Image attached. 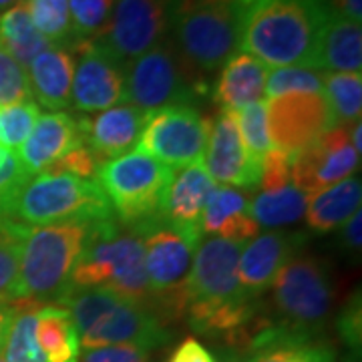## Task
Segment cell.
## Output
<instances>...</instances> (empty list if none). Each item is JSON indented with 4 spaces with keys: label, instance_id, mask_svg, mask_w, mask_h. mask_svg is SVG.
I'll list each match as a JSON object with an SVG mask.
<instances>
[{
    "label": "cell",
    "instance_id": "cell-1",
    "mask_svg": "<svg viewBox=\"0 0 362 362\" xmlns=\"http://www.w3.org/2000/svg\"><path fill=\"white\" fill-rule=\"evenodd\" d=\"M246 244L209 238L195 247L189 286V326L204 337L223 338L230 344L258 334L268 322L259 318L258 298L247 296L238 280V259Z\"/></svg>",
    "mask_w": 362,
    "mask_h": 362
},
{
    "label": "cell",
    "instance_id": "cell-2",
    "mask_svg": "<svg viewBox=\"0 0 362 362\" xmlns=\"http://www.w3.org/2000/svg\"><path fill=\"white\" fill-rule=\"evenodd\" d=\"M328 18L324 0H254L242 16L240 49L266 66L316 69Z\"/></svg>",
    "mask_w": 362,
    "mask_h": 362
},
{
    "label": "cell",
    "instance_id": "cell-3",
    "mask_svg": "<svg viewBox=\"0 0 362 362\" xmlns=\"http://www.w3.org/2000/svg\"><path fill=\"white\" fill-rule=\"evenodd\" d=\"M246 4L238 0H173L168 40L189 77L207 87L240 49V28Z\"/></svg>",
    "mask_w": 362,
    "mask_h": 362
},
{
    "label": "cell",
    "instance_id": "cell-4",
    "mask_svg": "<svg viewBox=\"0 0 362 362\" xmlns=\"http://www.w3.org/2000/svg\"><path fill=\"white\" fill-rule=\"evenodd\" d=\"M69 288H107L151 312L145 250L137 228L121 223L115 216L89 223Z\"/></svg>",
    "mask_w": 362,
    "mask_h": 362
},
{
    "label": "cell",
    "instance_id": "cell-5",
    "mask_svg": "<svg viewBox=\"0 0 362 362\" xmlns=\"http://www.w3.org/2000/svg\"><path fill=\"white\" fill-rule=\"evenodd\" d=\"M54 304L71 312L85 350L117 344L153 350L171 340L153 312L107 288H69Z\"/></svg>",
    "mask_w": 362,
    "mask_h": 362
},
{
    "label": "cell",
    "instance_id": "cell-6",
    "mask_svg": "<svg viewBox=\"0 0 362 362\" xmlns=\"http://www.w3.org/2000/svg\"><path fill=\"white\" fill-rule=\"evenodd\" d=\"M87 233L89 223L85 221H63L39 228L23 226L21 266L11 304L47 306L63 296L85 247Z\"/></svg>",
    "mask_w": 362,
    "mask_h": 362
},
{
    "label": "cell",
    "instance_id": "cell-7",
    "mask_svg": "<svg viewBox=\"0 0 362 362\" xmlns=\"http://www.w3.org/2000/svg\"><path fill=\"white\" fill-rule=\"evenodd\" d=\"M0 218L39 228L63 221L109 220L113 218V209L95 180L66 173H39L21 187Z\"/></svg>",
    "mask_w": 362,
    "mask_h": 362
},
{
    "label": "cell",
    "instance_id": "cell-8",
    "mask_svg": "<svg viewBox=\"0 0 362 362\" xmlns=\"http://www.w3.org/2000/svg\"><path fill=\"white\" fill-rule=\"evenodd\" d=\"M175 171L139 149L103 161L95 181L103 189L113 216L125 226H139L163 214Z\"/></svg>",
    "mask_w": 362,
    "mask_h": 362
},
{
    "label": "cell",
    "instance_id": "cell-9",
    "mask_svg": "<svg viewBox=\"0 0 362 362\" xmlns=\"http://www.w3.org/2000/svg\"><path fill=\"white\" fill-rule=\"evenodd\" d=\"M137 228L145 250V274L151 290V312L161 322L183 318L195 244L169 228L161 218Z\"/></svg>",
    "mask_w": 362,
    "mask_h": 362
},
{
    "label": "cell",
    "instance_id": "cell-10",
    "mask_svg": "<svg viewBox=\"0 0 362 362\" xmlns=\"http://www.w3.org/2000/svg\"><path fill=\"white\" fill-rule=\"evenodd\" d=\"M330 272L320 259L292 258L272 282V302L280 326L316 337L332 310Z\"/></svg>",
    "mask_w": 362,
    "mask_h": 362
},
{
    "label": "cell",
    "instance_id": "cell-11",
    "mask_svg": "<svg viewBox=\"0 0 362 362\" xmlns=\"http://www.w3.org/2000/svg\"><path fill=\"white\" fill-rule=\"evenodd\" d=\"M125 87L127 101L147 115L171 105H189L209 90L189 77L168 37L127 63Z\"/></svg>",
    "mask_w": 362,
    "mask_h": 362
},
{
    "label": "cell",
    "instance_id": "cell-12",
    "mask_svg": "<svg viewBox=\"0 0 362 362\" xmlns=\"http://www.w3.org/2000/svg\"><path fill=\"white\" fill-rule=\"evenodd\" d=\"M207 119L194 105H171L147 115L137 149L169 168H187L204 159Z\"/></svg>",
    "mask_w": 362,
    "mask_h": 362
},
{
    "label": "cell",
    "instance_id": "cell-13",
    "mask_svg": "<svg viewBox=\"0 0 362 362\" xmlns=\"http://www.w3.org/2000/svg\"><path fill=\"white\" fill-rule=\"evenodd\" d=\"M173 0H115L109 26L97 42L129 63L168 37Z\"/></svg>",
    "mask_w": 362,
    "mask_h": 362
},
{
    "label": "cell",
    "instance_id": "cell-14",
    "mask_svg": "<svg viewBox=\"0 0 362 362\" xmlns=\"http://www.w3.org/2000/svg\"><path fill=\"white\" fill-rule=\"evenodd\" d=\"M272 147L296 156L334 127L322 93H290L266 103Z\"/></svg>",
    "mask_w": 362,
    "mask_h": 362
},
{
    "label": "cell",
    "instance_id": "cell-15",
    "mask_svg": "<svg viewBox=\"0 0 362 362\" xmlns=\"http://www.w3.org/2000/svg\"><path fill=\"white\" fill-rule=\"evenodd\" d=\"M78 54L71 87V105L81 113L107 111L127 101L125 66L97 40H83L73 49Z\"/></svg>",
    "mask_w": 362,
    "mask_h": 362
},
{
    "label": "cell",
    "instance_id": "cell-16",
    "mask_svg": "<svg viewBox=\"0 0 362 362\" xmlns=\"http://www.w3.org/2000/svg\"><path fill=\"white\" fill-rule=\"evenodd\" d=\"M361 168V156L350 143L349 127H332L294 156L292 183L306 197L337 185Z\"/></svg>",
    "mask_w": 362,
    "mask_h": 362
},
{
    "label": "cell",
    "instance_id": "cell-17",
    "mask_svg": "<svg viewBox=\"0 0 362 362\" xmlns=\"http://www.w3.org/2000/svg\"><path fill=\"white\" fill-rule=\"evenodd\" d=\"M202 163L209 177L226 187L252 189L258 187L262 180V161L250 153L230 109H220L214 119H207Z\"/></svg>",
    "mask_w": 362,
    "mask_h": 362
},
{
    "label": "cell",
    "instance_id": "cell-18",
    "mask_svg": "<svg viewBox=\"0 0 362 362\" xmlns=\"http://www.w3.org/2000/svg\"><path fill=\"white\" fill-rule=\"evenodd\" d=\"M306 244L302 232H268L256 235L242 247L238 259V280L247 296L258 298L266 292L290 259Z\"/></svg>",
    "mask_w": 362,
    "mask_h": 362
},
{
    "label": "cell",
    "instance_id": "cell-19",
    "mask_svg": "<svg viewBox=\"0 0 362 362\" xmlns=\"http://www.w3.org/2000/svg\"><path fill=\"white\" fill-rule=\"evenodd\" d=\"M214 185L216 181L209 177L204 163L195 161L187 168H181L180 173L173 175L168 192L161 220L195 246H199L204 235L202 216Z\"/></svg>",
    "mask_w": 362,
    "mask_h": 362
},
{
    "label": "cell",
    "instance_id": "cell-20",
    "mask_svg": "<svg viewBox=\"0 0 362 362\" xmlns=\"http://www.w3.org/2000/svg\"><path fill=\"white\" fill-rule=\"evenodd\" d=\"M81 143H85L81 117L66 111L45 113L37 119L25 143L18 147V159L28 175H35L47 171L59 157Z\"/></svg>",
    "mask_w": 362,
    "mask_h": 362
},
{
    "label": "cell",
    "instance_id": "cell-21",
    "mask_svg": "<svg viewBox=\"0 0 362 362\" xmlns=\"http://www.w3.org/2000/svg\"><path fill=\"white\" fill-rule=\"evenodd\" d=\"M147 121V113L135 105H115L97 117H81V127L85 145L93 156L103 163L107 159L125 156L137 147L141 131Z\"/></svg>",
    "mask_w": 362,
    "mask_h": 362
},
{
    "label": "cell",
    "instance_id": "cell-22",
    "mask_svg": "<svg viewBox=\"0 0 362 362\" xmlns=\"http://www.w3.org/2000/svg\"><path fill=\"white\" fill-rule=\"evenodd\" d=\"M244 362H337L330 346L316 337L286 328L280 324H268L247 342L242 354Z\"/></svg>",
    "mask_w": 362,
    "mask_h": 362
},
{
    "label": "cell",
    "instance_id": "cell-23",
    "mask_svg": "<svg viewBox=\"0 0 362 362\" xmlns=\"http://www.w3.org/2000/svg\"><path fill=\"white\" fill-rule=\"evenodd\" d=\"M75 75V54L65 47H54L39 52L28 63L30 95L39 105L54 111H65L71 105V87Z\"/></svg>",
    "mask_w": 362,
    "mask_h": 362
},
{
    "label": "cell",
    "instance_id": "cell-24",
    "mask_svg": "<svg viewBox=\"0 0 362 362\" xmlns=\"http://www.w3.org/2000/svg\"><path fill=\"white\" fill-rule=\"evenodd\" d=\"M202 232L246 244L258 235L259 228L250 216V199L246 195L226 185H214L204 207Z\"/></svg>",
    "mask_w": 362,
    "mask_h": 362
},
{
    "label": "cell",
    "instance_id": "cell-25",
    "mask_svg": "<svg viewBox=\"0 0 362 362\" xmlns=\"http://www.w3.org/2000/svg\"><path fill=\"white\" fill-rule=\"evenodd\" d=\"M266 78L268 66L252 54L238 52L221 69L211 90V99L220 105V109L230 111L258 103L266 90Z\"/></svg>",
    "mask_w": 362,
    "mask_h": 362
},
{
    "label": "cell",
    "instance_id": "cell-26",
    "mask_svg": "<svg viewBox=\"0 0 362 362\" xmlns=\"http://www.w3.org/2000/svg\"><path fill=\"white\" fill-rule=\"evenodd\" d=\"M316 69L330 73H361L362 71V28L358 23L330 16L324 25Z\"/></svg>",
    "mask_w": 362,
    "mask_h": 362
},
{
    "label": "cell",
    "instance_id": "cell-27",
    "mask_svg": "<svg viewBox=\"0 0 362 362\" xmlns=\"http://www.w3.org/2000/svg\"><path fill=\"white\" fill-rule=\"evenodd\" d=\"M362 202V183L358 177H346L337 185L312 195L306 204V223L312 232L328 233L352 218Z\"/></svg>",
    "mask_w": 362,
    "mask_h": 362
},
{
    "label": "cell",
    "instance_id": "cell-28",
    "mask_svg": "<svg viewBox=\"0 0 362 362\" xmlns=\"http://www.w3.org/2000/svg\"><path fill=\"white\" fill-rule=\"evenodd\" d=\"M37 344L45 362H78L81 340L71 312L47 304L37 312Z\"/></svg>",
    "mask_w": 362,
    "mask_h": 362
},
{
    "label": "cell",
    "instance_id": "cell-29",
    "mask_svg": "<svg viewBox=\"0 0 362 362\" xmlns=\"http://www.w3.org/2000/svg\"><path fill=\"white\" fill-rule=\"evenodd\" d=\"M0 45L23 66H28L39 52L51 47L33 25L25 0L0 14Z\"/></svg>",
    "mask_w": 362,
    "mask_h": 362
},
{
    "label": "cell",
    "instance_id": "cell-30",
    "mask_svg": "<svg viewBox=\"0 0 362 362\" xmlns=\"http://www.w3.org/2000/svg\"><path fill=\"white\" fill-rule=\"evenodd\" d=\"M37 304H11V322L4 337L0 362H45L37 344Z\"/></svg>",
    "mask_w": 362,
    "mask_h": 362
},
{
    "label": "cell",
    "instance_id": "cell-31",
    "mask_svg": "<svg viewBox=\"0 0 362 362\" xmlns=\"http://www.w3.org/2000/svg\"><path fill=\"white\" fill-rule=\"evenodd\" d=\"M308 197L298 189L294 183L262 192L250 202V216L258 223V228H282L296 223L306 211Z\"/></svg>",
    "mask_w": 362,
    "mask_h": 362
},
{
    "label": "cell",
    "instance_id": "cell-32",
    "mask_svg": "<svg viewBox=\"0 0 362 362\" xmlns=\"http://www.w3.org/2000/svg\"><path fill=\"white\" fill-rule=\"evenodd\" d=\"M322 95L330 109L334 127H349L361 121V73H326Z\"/></svg>",
    "mask_w": 362,
    "mask_h": 362
},
{
    "label": "cell",
    "instance_id": "cell-33",
    "mask_svg": "<svg viewBox=\"0 0 362 362\" xmlns=\"http://www.w3.org/2000/svg\"><path fill=\"white\" fill-rule=\"evenodd\" d=\"M35 28L54 47L73 51L77 39L69 13V0H25Z\"/></svg>",
    "mask_w": 362,
    "mask_h": 362
},
{
    "label": "cell",
    "instance_id": "cell-34",
    "mask_svg": "<svg viewBox=\"0 0 362 362\" xmlns=\"http://www.w3.org/2000/svg\"><path fill=\"white\" fill-rule=\"evenodd\" d=\"M21 232V223L0 218V306H8L13 298L23 250Z\"/></svg>",
    "mask_w": 362,
    "mask_h": 362
},
{
    "label": "cell",
    "instance_id": "cell-35",
    "mask_svg": "<svg viewBox=\"0 0 362 362\" xmlns=\"http://www.w3.org/2000/svg\"><path fill=\"white\" fill-rule=\"evenodd\" d=\"M115 0H69L73 33L78 42L99 40L105 35Z\"/></svg>",
    "mask_w": 362,
    "mask_h": 362
},
{
    "label": "cell",
    "instance_id": "cell-36",
    "mask_svg": "<svg viewBox=\"0 0 362 362\" xmlns=\"http://www.w3.org/2000/svg\"><path fill=\"white\" fill-rule=\"evenodd\" d=\"M324 73L308 66H276L268 71L266 95L276 99L290 93H322Z\"/></svg>",
    "mask_w": 362,
    "mask_h": 362
},
{
    "label": "cell",
    "instance_id": "cell-37",
    "mask_svg": "<svg viewBox=\"0 0 362 362\" xmlns=\"http://www.w3.org/2000/svg\"><path fill=\"white\" fill-rule=\"evenodd\" d=\"M233 115H235L238 129H240V135L250 149V153L262 161V157L272 149L268 121H266V103L258 101V103L244 105V107L235 109Z\"/></svg>",
    "mask_w": 362,
    "mask_h": 362
},
{
    "label": "cell",
    "instance_id": "cell-38",
    "mask_svg": "<svg viewBox=\"0 0 362 362\" xmlns=\"http://www.w3.org/2000/svg\"><path fill=\"white\" fill-rule=\"evenodd\" d=\"M40 117L39 105L33 101L0 109V145L6 149L21 147Z\"/></svg>",
    "mask_w": 362,
    "mask_h": 362
},
{
    "label": "cell",
    "instance_id": "cell-39",
    "mask_svg": "<svg viewBox=\"0 0 362 362\" xmlns=\"http://www.w3.org/2000/svg\"><path fill=\"white\" fill-rule=\"evenodd\" d=\"M30 85L25 66L0 45V109L30 101Z\"/></svg>",
    "mask_w": 362,
    "mask_h": 362
},
{
    "label": "cell",
    "instance_id": "cell-40",
    "mask_svg": "<svg viewBox=\"0 0 362 362\" xmlns=\"http://www.w3.org/2000/svg\"><path fill=\"white\" fill-rule=\"evenodd\" d=\"M292 161L294 156L272 147L266 156L262 157V192H274L292 183Z\"/></svg>",
    "mask_w": 362,
    "mask_h": 362
},
{
    "label": "cell",
    "instance_id": "cell-41",
    "mask_svg": "<svg viewBox=\"0 0 362 362\" xmlns=\"http://www.w3.org/2000/svg\"><path fill=\"white\" fill-rule=\"evenodd\" d=\"M99 165H101L99 159L93 156V151L85 143H81L71 151H66L63 157H59L51 168L42 173H66V175L83 177V180H95Z\"/></svg>",
    "mask_w": 362,
    "mask_h": 362
},
{
    "label": "cell",
    "instance_id": "cell-42",
    "mask_svg": "<svg viewBox=\"0 0 362 362\" xmlns=\"http://www.w3.org/2000/svg\"><path fill=\"white\" fill-rule=\"evenodd\" d=\"M361 332H362V308L361 294H354L349 304L338 316V334L344 340L349 350L358 358L361 356Z\"/></svg>",
    "mask_w": 362,
    "mask_h": 362
},
{
    "label": "cell",
    "instance_id": "cell-43",
    "mask_svg": "<svg viewBox=\"0 0 362 362\" xmlns=\"http://www.w3.org/2000/svg\"><path fill=\"white\" fill-rule=\"evenodd\" d=\"M83 362H149V350L131 344L101 346V349L87 350Z\"/></svg>",
    "mask_w": 362,
    "mask_h": 362
},
{
    "label": "cell",
    "instance_id": "cell-44",
    "mask_svg": "<svg viewBox=\"0 0 362 362\" xmlns=\"http://www.w3.org/2000/svg\"><path fill=\"white\" fill-rule=\"evenodd\" d=\"M169 362H216V358L199 340L185 338L180 346L173 350Z\"/></svg>",
    "mask_w": 362,
    "mask_h": 362
},
{
    "label": "cell",
    "instance_id": "cell-45",
    "mask_svg": "<svg viewBox=\"0 0 362 362\" xmlns=\"http://www.w3.org/2000/svg\"><path fill=\"white\" fill-rule=\"evenodd\" d=\"M362 228V214L361 209L349 218V220L344 221L342 226H340V240H338V244L342 250H346L349 254H358L362 247V238H361V230Z\"/></svg>",
    "mask_w": 362,
    "mask_h": 362
},
{
    "label": "cell",
    "instance_id": "cell-46",
    "mask_svg": "<svg viewBox=\"0 0 362 362\" xmlns=\"http://www.w3.org/2000/svg\"><path fill=\"white\" fill-rule=\"evenodd\" d=\"M330 16H338L352 23H362V0H324Z\"/></svg>",
    "mask_w": 362,
    "mask_h": 362
},
{
    "label": "cell",
    "instance_id": "cell-47",
    "mask_svg": "<svg viewBox=\"0 0 362 362\" xmlns=\"http://www.w3.org/2000/svg\"><path fill=\"white\" fill-rule=\"evenodd\" d=\"M11 306H0V354H2V346H4V337L8 330V322H11Z\"/></svg>",
    "mask_w": 362,
    "mask_h": 362
},
{
    "label": "cell",
    "instance_id": "cell-48",
    "mask_svg": "<svg viewBox=\"0 0 362 362\" xmlns=\"http://www.w3.org/2000/svg\"><path fill=\"white\" fill-rule=\"evenodd\" d=\"M216 362H244L242 361V354L235 349H226L218 352V356H214Z\"/></svg>",
    "mask_w": 362,
    "mask_h": 362
},
{
    "label": "cell",
    "instance_id": "cell-49",
    "mask_svg": "<svg viewBox=\"0 0 362 362\" xmlns=\"http://www.w3.org/2000/svg\"><path fill=\"white\" fill-rule=\"evenodd\" d=\"M16 2H21V0H0V14L4 13V11H8Z\"/></svg>",
    "mask_w": 362,
    "mask_h": 362
},
{
    "label": "cell",
    "instance_id": "cell-50",
    "mask_svg": "<svg viewBox=\"0 0 362 362\" xmlns=\"http://www.w3.org/2000/svg\"><path fill=\"white\" fill-rule=\"evenodd\" d=\"M238 2H242V4H246V6H247V4H252L254 0H238Z\"/></svg>",
    "mask_w": 362,
    "mask_h": 362
}]
</instances>
